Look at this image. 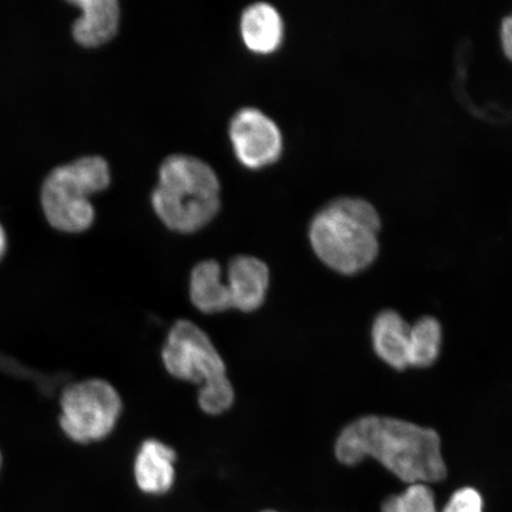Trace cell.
Listing matches in <instances>:
<instances>
[{
    "instance_id": "7c38bea8",
    "label": "cell",
    "mask_w": 512,
    "mask_h": 512,
    "mask_svg": "<svg viewBox=\"0 0 512 512\" xmlns=\"http://www.w3.org/2000/svg\"><path fill=\"white\" fill-rule=\"evenodd\" d=\"M409 329L411 325L398 312L386 310L376 317L371 330L377 356L396 370L409 367Z\"/></svg>"
},
{
    "instance_id": "52a82bcc",
    "label": "cell",
    "mask_w": 512,
    "mask_h": 512,
    "mask_svg": "<svg viewBox=\"0 0 512 512\" xmlns=\"http://www.w3.org/2000/svg\"><path fill=\"white\" fill-rule=\"evenodd\" d=\"M235 155L249 169L271 165L283 153L284 140L274 121L256 108L247 107L234 115L229 126Z\"/></svg>"
},
{
    "instance_id": "9c48e42d",
    "label": "cell",
    "mask_w": 512,
    "mask_h": 512,
    "mask_svg": "<svg viewBox=\"0 0 512 512\" xmlns=\"http://www.w3.org/2000/svg\"><path fill=\"white\" fill-rule=\"evenodd\" d=\"M175 460L171 447L155 439L146 440L134 462L139 489L149 495L166 494L175 482Z\"/></svg>"
},
{
    "instance_id": "5bb4252c",
    "label": "cell",
    "mask_w": 512,
    "mask_h": 512,
    "mask_svg": "<svg viewBox=\"0 0 512 512\" xmlns=\"http://www.w3.org/2000/svg\"><path fill=\"white\" fill-rule=\"evenodd\" d=\"M441 326L437 319L424 317L409 329V367H430L439 356Z\"/></svg>"
},
{
    "instance_id": "e0dca14e",
    "label": "cell",
    "mask_w": 512,
    "mask_h": 512,
    "mask_svg": "<svg viewBox=\"0 0 512 512\" xmlns=\"http://www.w3.org/2000/svg\"><path fill=\"white\" fill-rule=\"evenodd\" d=\"M483 498L473 488L460 489L451 496L443 512H483Z\"/></svg>"
},
{
    "instance_id": "7a4b0ae2",
    "label": "cell",
    "mask_w": 512,
    "mask_h": 512,
    "mask_svg": "<svg viewBox=\"0 0 512 512\" xmlns=\"http://www.w3.org/2000/svg\"><path fill=\"white\" fill-rule=\"evenodd\" d=\"M381 217L369 201L343 196L326 203L313 217L309 238L326 266L342 274L366 270L379 254Z\"/></svg>"
},
{
    "instance_id": "44dd1931",
    "label": "cell",
    "mask_w": 512,
    "mask_h": 512,
    "mask_svg": "<svg viewBox=\"0 0 512 512\" xmlns=\"http://www.w3.org/2000/svg\"><path fill=\"white\" fill-rule=\"evenodd\" d=\"M262 512H277V511L267 510V511H262Z\"/></svg>"
},
{
    "instance_id": "2e32d148",
    "label": "cell",
    "mask_w": 512,
    "mask_h": 512,
    "mask_svg": "<svg viewBox=\"0 0 512 512\" xmlns=\"http://www.w3.org/2000/svg\"><path fill=\"white\" fill-rule=\"evenodd\" d=\"M235 399L234 388L228 377L203 384L198 403L203 412L210 415L222 414L232 407Z\"/></svg>"
},
{
    "instance_id": "277c9868",
    "label": "cell",
    "mask_w": 512,
    "mask_h": 512,
    "mask_svg": "<svg viewBox=\"0 0 512 512\" xmlns=\"http://www.w3.org/2000/svg\"><path fill=\"white\" fill-rule=\"evenodd\" d=\"M111 172L104 158L85 157L57 168L42 191L44 213L51 226L68 233H80L92 226L95 217L89 196L104 191Z\"/></svg>"
},
{
    "instance_id": "d6986e66",
    "label": "cell",
    "mask_w": 512,
    "mask_h": 512,
    "mask_svg": "<svg viewBox=\"0 0 512 512\" xmlns=\"http://www.w3.org/2000/svg\"><path fill=\"white\" fill-rule=\"evenodd\" d=\"M6 249V236L2 226H0V259L3 258Z\"/></svg>"
},
{
    "instance_id": "5b68a950",
    "label": "cell",
    "mask_w": 512,
    "mask_h": 512,
    "mask_svg": "<svg viewBox=\"0 0 512 512\" xmlns=\"http://www.w3.org/2000/svg\"><path fill=\"white\" fill-rule=\"evenodd\" d=\"M60 424L70 439L80 444L105 439L123 411L117 390L102 380L70 384L61 396Z\"/></svg>"
},
{
    "instance_id": "ffe728a7",
    "label": "cell",
    "mask_w": 512,
    "mask_h": 512,
    "mask_svg": "<svg viewBox=\"0 0 512 512\" xmlns=\"http://www.w3.org/2000/svg\"><path fill=\"white\" fill-rule=\"evenodd\" d=\"M0 469H2V454H0Z\"/></svg>"
},
{
    "instance_id": "30bf717a",
    "label": "cell",
    "mask_w": 512,
    "mask_h": 512,
    "mask_svg": "<svg viewBox=\"0 0 512 512\" xmlns=\"http://www.w3.org/2000/svg\"><path fill=\"white\" fill-rule=\"evenodd\" d=\"M73 4L82 12L73 27L75 41L81 46L99 47L117 34L120 22L117 0H81Z\"/></svg>"
},
{
    "instance_id": "6da1fadb",
    "label": "cell",
    "mask_w": 512,
    "mask_h": 512,
    "mask_svg": "<svg viewBox=\"0 0 512 512\" xmlns=\"http://www.w3.org/2000/svg\"><path fill=\"white\" fill-rule=\"evenodd\" d=\"M344 465L374 458L409 485L440 482L447 475L439 434L405 420L369 415L344 428L335 447Z\"/></svg>"
},
{
    "instance_id": "4fadbf2b",
    "label": "cell",
    "mask_w": 512,
    "mask_h": 512,
    "mask_svg": "<svg viewBox=\"0 0 512 512\" xmlns=\"http://www.w3.org/2000/svg\"><path fill=\"white\" fill-rule=\"evenodd\" d=\"M190 298L198 310L207 315L233 309L227 283L222 280L219 262H200L191 273Z\"/></svg>"
},
{
    "instance_id": "9a60e30c",
    "label": "cell",
    "mask_w": 512,
    "mask_h": 512,
    "mask_svg": "<svg viewBox=\"0 0 512 512\" xmlns=\"http://www.w3.org/2000/svg\"><path fill=\"white\" fill-rule=\"evenodd\" d=\"M382 512H437L432 489L427 484H411L382 504Z\"/></svg>"
},
{
    "instance_id": "8992f818",
    "label": "cell",
    "mask_w": 512,
    "mask_h": 512,
    "mask_svg": "<svg viewBox=\"0 0 512 512\" xmlns=\"http://www.w3.org/2000/svg\"><path fill=\"white\" fill-rule=\"evenodd\" d=\"M162 356L166 370L178 380L203 386L227 376L226 364L213 342L189 320L172 326Z\"/></svg>"
},
{
    "instance_id": "ac0fdd59",
    "label": "cell",
    "mask_w": 512,
    "mask_h": 512,
    "mask_svg": "<svg viewBox=\"0 0 512 512\" xmlns=\"http://www.w3.org/2000/svg\"><path fill=\"white\" fill-rule=\"evenodd\" d=\"M501 41L504 54L512 61V12L502 19Z\"/></svg>"
},
{
    "instance_id": "ba28073f",
    "label": "cell",
    "mask_w": 512,
    "mask_h": 512,
    "mask_svg": "<svg viewBox=\"0 0 512 512\" xmlns=\"http://www.w3.org/2000/svg\"><path fill=\"white\" fill-rule=\"evenodd\" d=\"M227 285L233 309L253 312L265 302L270 271L255 256H236L229 264Z\"/></svg>"
},
{
    "instance_id": "3957f363",
    "label": "cell",
    "mask_w": 512,
    "mask_h": 512,
    "mask_svg": "<svg viewBox=\"0 0 512 512\" xmlns=\"http://www.w3.org/2000/svg\"><path fill=\"white\" fill-rule=\"evenodd\" d=\"M152 206L169 229L183 234L197 232L219 213V177L201 159L170 156L160 166Z\"/></svg>"
},
{
    "instance_id": "8fae6325",
    "label": "cell",
    "mask_w": 512,
    "mask_h": 512,
    "mask_svg": "<svg viewBox=\"0 0 512 512\" xmlns=\"http://www.w3.org/2000/svg\"><path fill=\"white\" fill-rule=\"evenodd\" d=\"M241 35L249 50L261 55L271 54L283 42V18L271 4L255 3L243 11Z\"/></svg>"
}]
</instances>
